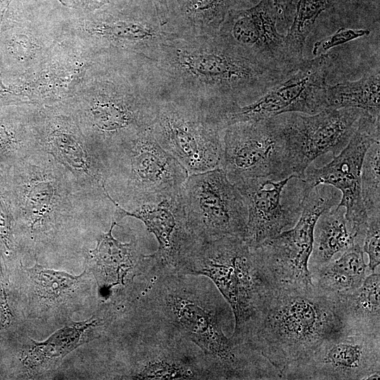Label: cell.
<instances>
[{
  "label": "cell",
  "mask_w": 380,
  "mask_h": 380,
  "mask_svg": "<svg viewBox=\"0 0 380 380\" xmlns=\"http://www.w3.org/2000/svg\"><path fill=\"white\" fill-rule=\"evenodd\" d=\"M142 68L160 98L208 110L251 103L291 72L260 64L218 34L167 39Z\"/></svg>",
  "instance_id": "1"
},
{
  "label": "cell",
  "mask_w": 380,
  "mask_h": 380,
  "mask_svg": "<svg viewBox=\"0 0 380 380\" xmlns=\"http://www.w3.org/2000/svg\"><path fill=\"white\" fill-rule=\"evenodd\" d=\"M216 293L198 279L157 266L142 294L149 325L194 343L219 379H277L268 361L225 334L233 313Z\"/></svg>",
  "instance_id": "2"
},
{
  "label": "cell",
  "mask_w": 380,
  "mask_h": 380,
  "mask_svg": "<svg viewBox=\"0 0 380 380\" xmlns=\"http://www.w3.org/2000/svg\"><path fill=\"white\" fill-rule=\"evenodd\" d=\"M343 330L334 297L314 285L306 289L269 286L255 312L234 341L258 353L281 379L320 343Z\"/></svg>",
  "instance_id": "3"
},
{
  "label": "cell",
  "mask_w": 380,
  "mask_h": 380,
  "mask_svg": "<svg viewBox=\"0 0 380 380\" xmlns=\"http://www.w3.org/2000/svg\"><path fill=\"white\" fill-rule=\"evenodd\" d=\"M6 177L17 222L34 243L51 239L101 201L43 150L13 166Z\"/></svg>",
  "instance_id": "4"
},
{
  "label": "cell",
  "mask_w": 380,
  "mask_h": 380,
  "mask_svg": "<svg viewBox=\"0 0 380 380\" xmlns=\"http://www.w3.org/2000/svg\"><path fill=\"white\" fill-rule=\"evenodd\" d=\"M177 272L205 276L213 281L232 311L234 340L250 322L269 287L252 248L235 236L198 242Z\"/></svg>",
  "instance_id": "5"
},
{
  "label": "cell",
  "mask_w": 380,
  "mask_h": 380,
  "mask_svg": "<svg viewBox=\"0 0 380 380\" xmlns=\"http://www.w3.org/2000/svg\"><path fill=\"white\" fill-rule=\"evenodd\" d=\"M107 163L106 190L128 210L172 195L189 177L186 170L158 143L151 128L110 153Z\"/></svg>",
  "instance_id": "6"
},
{
  "label": "cell",
  "mask_w": 380,
  "mask_h": 380,
  "mask_svg": "<svg viewBox=\"0 0 380 380\" xmlns=\"http://www.w3.org/2000/svg\"><path fill=\"white\" fill-rule=\"evenodd\" d=\"M84 108L87 134L107 161L108 156L151 127L160 95L142 69L134 77L118 75Z\"/></svg>",
  "instance_id": "7"
},
{
  "label": "cell",
  "mask_w": 380,
  "mask_h": 380,
  "mask_svg": "<svg viewBox=\"0 0 380 380\" xmlns=\"http://www.w3.org/2000/svg\"><path fill=\"white\" fill-rule=\"evenodd\" d=\"M340 195L329 185L314 187L303 198L300 215L293 227L251 248L270 286L306 289L313 286L308 261L315 223L323 212L338 205Z\"/></svg>",
  "instance_id": "8"
},
{
  "label": "cell",
  "mask_w": 380,
  "mask_h": 380,
  "mask_svg": "<svg viewBox=\"0 0 380 380\" xmlns=\"http://www.w3.org/2000/svg\"><path fill=\"white\" fill-rule=\"evenodd\" d=\"M151 132L189 175L222 168L224 129L192 102L160 98Z\"/></svg>",
  "instance_id": "9"
},
{
  "label": "cell",
  "mask_w": 380,
  "mask_h": 380,
  "mask_svg": "<svg viewBox=\"0 0 380 380\" xmlns=\"http://www.w3.org/2000/svg\"><path fill=\"white\" fill-rule=\"evenodd\" d=\"M336 56L328 53L303 60L298 67L255 101L214 111L223 129L241 122L256 121L287 113L312 115L327 109V79Z\"/></svg>",
  "instance_id": "10"
},
{
  "label": "cell",
  "mask_w": 380,
  "mask_h": 380,
  "mask_svg": "<svg viewBox=\"0 0 380 380\" xmlns=\"http://www.w3.org/2000/svg\"><path fill=\"white\" fill-rule=\"evenodd\" d=\"M222 169L233 184L249 178L284 179L294 175L279 115L227 126Z\"/></svg>",
  "instance_id": "11"
},
{
  "label": "cell",
  "mask_w": 380,
  "mask_h": 380,
  "mask_svg": "<svg viewBox=\"0 0 380 380\" xmlns=\"http://www.w3.org/2000/svg\"><path fill=\"white\" fill-rule=\"evenodd\" d=\"M189 227L199 242L225 236L243 239V198L222 168L189 175L181 189Z\"/></svg>",
  "instance_id": "12"
},
{
  "label": "cell",
  "mask_w": 380,
  "mask_h": 380,
  "mask_svg": "<svg viewBox=\"0 0 380 380\" xmlns=\"http://www.w3.org/2000/svg\"><path fill=\"white\" fill-rule=\"evenodd\" d=\"M380 117L364 111L357 129L346 147L333 160L320 167H308L302 180L303 198L315 186L329 185L341 194L338 206L346 210L345 217L355 238L363 245L368 216L361 195V170L369 146L380 141Z\"/></svg>",
  "instance_id": "13"
},
{
  "label": "cell",
  "mask_w": 380,
  "mask_h": 380,
  "mask_svg": "<svg viewBox=\"0 0 380 380\" xmlns=\"http://www.w3.org/2000/svg\"><path fill=\"white\" fill-rule=\"evenodd\" d=\"M364 110L355 108L325 109L309 115H279L291 161L293 172L303 179L310 163L318 157L337 156L348 144Z\"/></svg>",
  "instance_id": "14"
},
{
  "label": "cell",
  "mask_w": 380,
  "mask_h": 380,
  "mask_svg": "<svg viewBox=\"0 0 380 380\" xmlns=\"http://www.w3.org/2000/svg\"><path fill=\"white\" fill-rule=\"evenodd\" d=\"M380 374V336L342 330L325 339L282 379H371Z\"/></svg>",
  "instance_id": "15"
},
{
  "label": "cell",
  "mask_w": 380,
  "mask_h": 380,
  "mask_svg": "<svg viewBox=\"0 0 380 380\" xmlns=\"http://www.w3.org/2000/svg\"><path fill=\"white\" fill-rule=\"evenodd\" d=\"M279 11L272 0L241 10L230 9L217 34L243 54L277 71L291 72L300 63L291 55L277 27Z\"/></svg>",
  "instance_id": "16"
},
{
  "label": "cell",
  "mask_w": 380,
  "mask_h": 380,
  "mask_svg": "<svg viewBox=\"0 0 380 380\" xmlns=\"http://www.w3.org/2000/svg\"><path fill=\"white\" fill-rule=\"evenodd\" d=\"M181 189L160 201L130 210L120 206L106 194L108 201L115 206V217H133L142 221L159 244L156 252L151 254L155 260L162 267L177 272L199 242L189 227Z\"/></svg>",
  "instance_id": "17"
},
{
  "label": "cell",
  "mask_w": 380,
  "mask_h": 380,
  "mask_svg": "<svg viewBox=\"0 0 380 380\" xmlns=\"http://www.w3.org/2000/svg\"><path fill=\"white\" fill-rule=\"evenodd\" d=\"M293 177L249 178L234 183L242 196L248 213L243 240L256 248L293 227L302 210L303 201H285L284 195ZM298 178V177H297Z\"/></svg>",
  "instance_id": "18"
},
{
  "label": "cell",
  "mask_w": 380,
  "mask_h": 380,
  "mask_svg": "<svg viewBox=\"0 0 380 380\" xmlns=\"http://www.w3.org/2000/svg\"><path fill=\"white\" fill-rule=\"evenodd\" d=\"M49 121L44 129L37 131L42 149L64 166L88 194L99 200L108 201L106 158L70 122L59 118Z\"/></svg>",
  "instance_id": "19"
},
{
  "label": "cell",
  "mask_w": 380,
  "mask_h": 380,
  "mask_svg": "<svg viewBox=\"0 0 380 380\" xmlns=\"http://www.w3.org/2000/svg\"><path fill=\"white\" fill-rule=\"evenodd\" d=\"M191 342L149 326L144 355L129 377L134 379H219L208 357Z\"/></svg>",
  "instance_id": "20"
},
{
  "label": "cell",
  "mask_w": 380,
  "mask_h": 380,
  "mask_svg": "<svg viewBox=\"0 0 380 380\" xmlns=\"http://www.w3.org/2000/svg\"><path fill=\"white\" fill-rule=\"evenodd\" d=\"M117 225L113 220L108 232L97 238L96 248L89 252L88 263L101 292L125 285L127 276L134 269H144L151 261V255L141 253L136 241L121 243L113 236Z\"/></svg>",
  "instance_id": "21"
},
{
  "label": "cell",
  "mask_w": 380,
  "mask_h": 380,
  "mask_svg": "<svg viewBox=\"0 0 380 380\" xmlns=\"http://www.w3.org/2000/svg\"><path fill=\"white\" fill-rule=\"evenodd\" d=\"M333 297L343 331L380 336L379 270L368 274L360 287Z\"/></svg>",
  "instance_id": "22"
},
{
  "label": "cell",
  "mask_w": 380,
  "mask_h": 380,
  "mask_svg": "<svg viewBox=\"0 0 380 380\" xmlns=\"http://www.w3.org/2000/svg\"><path fill=\"white\" fill-rule=\"evenodd\" d=\"M345 213L343 207L335 205L323 212L317 219L308 261L310 272L327 265L336 255L357 243Z\"/></svg>",
  "instance_id": "23"
},
{
  "label": "cell",
  "mask_w": 380,
  "mask_h": 380,
  "mask_svg": "<svg viewBox=\"0 0 380 380\" xmlns=\"http://www.w3.org/2000/svg\"><path fill=\"white\" fill-rule=\"evenodd\" d=\"M362 246L354 243L338 258L310 272L313 285L331 296L360 287L370 274Z\"/></svg>",
  "instance_id": "24"
},
{
  "label": "cell",
  "mask_w": 380,
  "mask_h": 380,
  "mask_svg": "<svg viewBox=\"0 0 380 380\" xmlns=\"http://www.w3.org/2000/svg\"><path fill=\"white\" fill-rule=\"evenodd\" d=\"M100 321L91 318L70 324L53 334L47 340L32 343L24 357L30 369H42L63 358L80 345L89 341V332L99 325Z\"/></svg>",
  "instance_id": "25"
},
{
  "label": "cell",
  "mask_w": 380,
  "mask_h": 380,
  "mask_svg": "<svg viewBox=\"0 0 380 380\" xmlns=\"http://www.w3.org/2000/svg\"><path fill=\"white\" fill-rule=\"evenodd\" d=\"M176 20L170 25L184 36L215 35L229 10L230 0H176Z\"/></svg>",
  "instance_id": "26"
},
{
  "label": "cell",
  "mask_w": 380,
  "mask_h": 380,
  "mask_svg": "<svg viewBox=\"0 0 380 380\" xmlns=\"http://www.w3.org/2000/svg\"><path fill=\"white\" fill-rule=\"evenodd\" d=\"M380 74L379 69L357 80L327 84V109L355 108L380 117Z\"/></svg>",
  "instance_id": "27"
},
{
  "label": "cell",
  "mask_w": 380,
  "mask_h": 380,
  "mask_svg": "<svg viewBox=\"0 0 380 380\" xmlns=\"http://www.w3.org/2000/svg\"><path fill=\"white\" fill-rule=\"evenodd\" d=\"M41 150L37 131L0 119V170L8 171Z\"/></svg>",
  "instance_id": "28"
},
{
  "label": "cell",
  "mask_w": 380,
  "mask_h": 380,
  "mask_svg": "<svg viewBox=\"0 0 380 380\" xmlns=\"http://www.w3.org/2000/svg\"><path fill=\"white\" fill-rule=\"evenodd\" d=\"M336 0H299L293 23L286 35L289 51L298 63L303 59L306 39L319 15L331 7Z\"/></svg>",
  "instance_id": "29"
},
{
  "label": "cell",
  "mask_w": 380,
  "mask_h": 380,
  "mask_svg": "<svg viewBox=\"0 0 380 380\" xmlns=\"http://www.w3.org/2000/svg\"><path fill=\"white\" fill-rule=\"evenodd\" d=\"M380 141L367 149L361 170V195L367 216L380 215Z\"/></svg>",
  "instance_id": "30"
},
{
  "label": "cell",
  "mask_w": 380,
  "mask_h": 380,
  "mask_svg": "<svg viewBox=\"0 0 380 380\" xmlns=\"http://www.w3.org/2000/svg\"><path fill=\"white\" fill-rule=\"evenodd\" d=\"M27 272L38 294L49 300H55L72 293L84 274L74 276L65 272L45 269L38 264Z\"/></svg>",
  "instance_id": "31"
},
{
  "label": "cell",
  "mask_w": 380,
  "mask_h": 380,
  "mask_svg": "<svg viewBox=\"0 0 380 380\" xmlns=\"http://www.w3.org/2000/svg\"><path fill=\"white\" fill-rule=\"evenodd\" d=\"M6 172L0 170V249L8 254L14 247V229L17 220Z\"/></svg>",
  "instance_id": "32"
},
{
  "label": "cell",
  "mask_w": 380,
  "mask_h": 380,
  "mask_svg": "<svg viewBox=\"0 0 380 380\" xmlns=\"http://www.w3.org/2000/svg\"><path fill=\"white\" fill-rule=\"evenodd\" d=\"M380 215L369 216L367 219L362 250L367 255V266L370 273L376 271L380 262Z\"/></svg>",
  "instance_id": "33"
},
{
  "label": "cell",
  "mask_w": 380,
  "mask_h": 380,
  "mask_svg": "<svg viewBox=\"0 0 380 380\" xmlns=\"http://www.w3.org/2000/svg\"><path fill=\"white\" fill-rule=\"evenodd\" d=\"M369 30L341 27L334 33L317 42L313 45L312 53L316 56L328 52L329 49L364 36H368Z\"/></svg>",
  "instance_id": "34"
},
{
  "label": "cell",
  "mask_w": 380,
  "mask_h": 380,
  "mask_svg": "<svg viewBox=\"0 0 380 380\" xmlns=\"http://www.w3.org/2000/svg\"><path fill=\"white\" fill-rule=\"evenodd\" d=\"M152 4L157 16L163 25H168L170 22V14L167 0H149Z\"/></svg>",
  "instance_id": "35"
},
{
  "label": "cell",
  "mask_w": 380,
  "mask_h": 380,
  "mask_svg": "<svg viewBox=\"0 0 380 380\" xmlns=\"http://www.w3.org/2000/svg\"><path fill=\"white\" fill-rule=\"evenodd\" d=\"M272 1L279 11L280 18L289 20L293 0H272Z\"/></svg>",
  "instance_id": "36"
}]
</instances>
